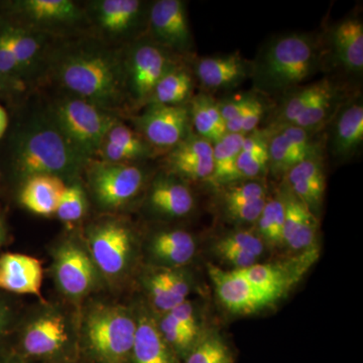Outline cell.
I'll return each mask as SVG.
<instances>
[{
	"label": "cell",
	"mask_w": 363,
	"mask_h": 363,
	"mask_svg": "<svg viewBox=\"0 0 363 363\" xmlns=\"http://www.w3.org/2000/svg\"><path fill=\"white\" fill-rule=\"evenodd\" d=\"M126 86L140 104H149L152 92L176 62L169 50L154 43H140L130 52L125 64Z\"/></svg>",
	"instance_id": "obj_10"
},
{
	"label": "cell",
	"mask_w": 363,
	"mask_h": 363,
	"mask_svg": "<svg viewBox=\"0 0 363 363\" xmlns=\"http://www.w3.org/2000/svg\"><path fill=\"white\" fill-rule=\"evenodd\" d=\"M267 198L255 200V201L241 203V204L224 205L227 216L242 223L257 222L264 210Z\"/></svg>",
	"instance_id": "obj_45"
},
{
	"label": "cell",
	"mask_w": 363,
	"mask_h": 363,
	"mask_svg": "<svg viewBox=\"0 0 363 363\" xmlns=\"http://www.w3.org/2000/svg\"><path fill=\"white\" fill-rule=\"evenodd\" d=\"M7 6L9 13L40 26H69L81 16L80 9L70 0H20Z\"/></svg>",
	"instance_id": "obj_22"
},
{
	"label": "cell",
	"mask_w": 363,
	"mask_h": 363,
	"mask_svg": "<svg viewBox=\"0 0 363 363\" xmlns=\"http://www.w3.org/2000/svg\"><path fill=\"white\" fill-rule=\"evenodd\" d=\"M0 39L11 50L26 74L35 68L43 50L39 35L18 23L0 20Z\"/></svg>",
	"instance_id": "obj_29"
},
{
	"label": "cell",
	"mask_w": 363,
	"mask_h": 363,
	"mask_svg": "<svg viewBox=\"0 0 363 363\" xmlns=\"http://www.w3.org/2000/svg\"><path fill=\"white\" fill-rule=\"evenodd\" d=\"M147 206L160 216L181 218L192 212L194 196L180 179L161 176L152 184L147 195Z\"/></svg>",
	"instance_id": "obj_21"
},
{
	"label": "cell",
	"mask_w": 363,
	"mask_h": 363,
	"mask_svg": "<svg viewBox=\"0 0 363 363\" xmlns=\"http://www.w3.org/2000/svg\"><path fill=\"white\" fill-rule=\"evenodd\" d=\"M73 363H91L89 362H86V360L82 359V358H80V359H78L77 362H73Z\"/></svg>",
	"instance_id": "obj_55"
},
{
	"label": "cell",
	"mask_w": 363,
	"mask_h": 363,
	"mask_svg": "<svg viewBox=\"0 0 363 363\" xmlns=\"http://www.w3.org/2000/svg\"><path fill=\"white\" fill-rule=\"evenodd\" d=\"M136 124L143 140L159 149H173L191 133L187 104H147Z\"/></svg>",
	"instance_id": "obj_12"
},
{
	"label": "cell",
	"mask_w": 363,
	"mask_h": 363,
	"mask_svg": "<svg viewBox=\"0 0 363 363\" xmlns=\"http://www.w3.org/2000/svg\"><path fill=\"white\" fill-rule=\"evenodd\" d=\"M191 125L196 135L212 145L227 135L226 123L221 116L218 102L207 93L193 96L188 104Z\"/></svg>",
	"instance_id": "obj_28"
},
{
	"label": "cell",
	"mask_w": 363,
	"mask_h": 363,
	"mask_svg": "<svg viewBox=\"0 0 363 363\" xmlns=\"http://www.w3.org/2000/svg\"><path fill=\"white\" fill-rule=\"evenodd\" d=\"M157 323L162 337L183 362L201 333L189 330L169 313L162 314L159 321L157 320Z\"/></svg>",
	"instance_id": "obj_35"
},
{
	"label": "cell",
	"mask_w": 363,
	"mask_h": 363,
	"mask_svg": "<svg viewBox=\"0 0 363 363\" xmlns=\"http://www.w3.org/2000/svg\"><path fill=\"white\" fill-rule=\"evenodd\" d=\"M150 26L157 44L167 50L187 51L192 45L187 9L181 0H159L150 11Z\"/></svg>",
	"instance_id": "obj_15"
},
{
	"label": "cell",
	"mask_w": 363,
	"mask_h": 363,
	"mask_svg": "<svg viewBox=\"0 0 363 363\" xmlns=\"http://www.w3.org/2000/svg\"><path fill=\"white\" fill-rule=\"evenodd\" d=\"M51 272L57 290L76 308L104 285L84 240L77 235L66 236L52 247Z\"/></svg>",
	"instance_id": "obj_8"
},
{
	"label": "cell",
	"mask_w": 363,
	"mask_h": 363,
	"mask_svg": "<svg viewBox=\"0 0 363 363\" xmlns=\"http://www.w3.org/2000/svg\"><path fill=\"white\" fill-rule=\"evenodd\" d=\"M88 200L84 188L79 181L67 184L56 210L57 217L65 223L78 222L87 212Z\"/></svg>",
	"instance_id": "obj_37"
},
{
	"label": "cell",
	"mask_w": 363,
	"mask_h": 363,
	"mask_svg": "<svg viewBox=\"0 0 363 363\" xmlns=\"http://www.w3.org/2000/svg\"><path fill=\"white\" fill-rule=\"evenodd\" d=\"M215 252L222 259L235 267L236 269H245L255 266V264H257V260H259V257H255V255L240 252V250H233V248L217 247V245H215Z\"/></svg>",
	"instance_id": "obj_48"
},
{
	"label": "cell",
	"mask_w": 363,
	"mask_h": 363,
	"mask_svg": "<svg viewBox=\"0 0 363 363\" xmlns=\"http://www.w3.org/2000/svg\"><path fill=\"white\" fill-rule=\"evenodd\" d=\"M318 131L305 130L295 125L279 126L269 136V169L277 175L286 174L307 157L322 154Z\"/></svg>",
	"instance_id": "obj_13"
},
{
	"label": "cell",
	"mask_w": 363,
	"mask_h": 363,
	"mask_svg": "<svg viewBox=\"0 0 363 363\" xmlns=\"http://www.w3.org/2000/svg\"><path fill=\"white\" fill-rule=\"evenodd\" d=\"M43 283L44 269L37 257L16 252L0 255V290L16 295L35 296L44 301Z\"/></svg>",
	"instance_id": "obj_17"
},
{
	"label": "cell",
	"mask_w": 363,
	"mask_h": 363,
	"mask_svg": "<svg viewBox=\"0 0 363 363\" xmlns=\"http://www.w3.org/2000/svg\"><path fill=\"white\" fill-rule=\"evenodd\" d=\"M85 169L90 194L104 211L126 206L145 185V171L133 164L89 161Z\"/></svg>",
	"instance_id": "obj_9"
},
{
	"label": "cell",
	"mask_w": 363,
	"mask_h": 363,
	"mask_svg": "<svg viewBox=\"0 0 363 363\" xmlns=\"http://www.w3.org/2000/svg\"><path fill=\"white\" fill-rule=\"evenodd\" d=\"M321 52L314 38L305 33H290L264 45L252 62L255 88L267 94L295 89L316 73Z\"/></svg>",
	"instance_id": "obj_5"
},
{
	"label": "cell",
	"mask_w": 363,
	"mask_h": 363,
	"mask_svg": "<svg viewBox=\"0 0 363 363\" xmlns=\"http://www.w3.org/2000/svg\"><path fill=\"white\" fill-rule=\"evenodd\" d=\"M266 197V187L257 180L233 182L227 184L223 191L224 205L241 204Z\"/></svg>",
	"instance_id": "obj_40"
},
{
	"label": "cell",
	"mask_w": 363,
	"mask_h": 363,
	"mask_svg": "<svg viewBox=\"0 0 363 363\" xmlns=\"http://www.w3.org/2000/svg\"><path fill=\"white\" fill-rule=\"evenodd\" d=\"M150 259L159 267L180 269L194 257V238L182 229L160 231L152 236L147 245Z\"/></svg>",
	"instance_id": "obj_23"
},
{
	"label": "cell",
	"mask_w": 363,
	"mask_h": 363,
	"mask_svg": "<svg viewBox=\"0 0 363 363\" xmlns=\"http://www.w3.org/2000/svg\"><path fill=\"white\" fill-rule=\"evenodd\" d=\"M172 315L179 323L185 326L189 330L196 332V333H201L199 330V325H198L197 316L194 306L190 301L186 300L185 302L177 306L171 311L167 312Z\"/></svg>",
	"instance_id": "obj_49"
},
{
	"label": "cell",
	"mask_w": 363,
	"mask_h": 363,
	"mask_svg": "<svg viewBox=\"0 0 363 363\" xmlns=\"http://www.w3.org/2000/svg\"><path fill=\"white\" fill-rule=\"evenodd\" d=\"M332 84L328 78L321 79L304 87L295 88L281 105L276 117L277 125L292 124Z\"/></svg>",
	"instance_id": "obj_32"
},
{
	"label": "cell",
	"mask_w": 363,
	"mask_h": 363,
	"mask_svg": "<svg viewBox=\"0 0 363 363\" xmlns=\"http://www.w3.org/2000/svg\"><path fill=\"white\" fill-rule=\"evenodd\" d=\"M67 184L58 177L33 176L21 184L18 200L28 211L40 216L56 213Z\"/></svg>",
	"instance_id": "obj_24"
},
{
	"label": "cell",
	"mask_w": 363,
	"mask_h": 363,
	"mask_svg": "<svg viewBox=\"0 0 363 363\" xmlns=\"http://www.w3.org/2000/svg\"><path fill=\"white\" fill-rule=\"evenodd\" d=\"M6 240V225H4V222L2 220L1 217H0V248L2 247V245H4Z\"/></svg>",
	"instance_id": "obj_54"
},
{
	"label": "cell",
	"mask_w": 363,
	"mask_h": 363,
	"mask_svg": "<svg viewBox=\"0 0 363 363\" xmlns=\"http://www.w3.org/2000/svg\"><path fill=\"white\" fill-rule=\"evenodd\" d=\"M316 247V245H315ZM312 247L303 250L301 255L281 262L255 264L245 269H238L272 304L284 297L316 262L319 252Z\"/></svg>",
	"instance_id": "obj_11"
},
{
	"label": "cell",
	"mask_w": 363,
	"mask_h": 363,
	"mask_svg": "<svg viewBox=\"0 0 363 363\" xmlns=\"http://www.w3.org/2000/svg\"><path fill=\"white\" fill-rule=\"evenodd\" d=\"M83 240L104 285H121L135 262L136 240L130 226L118 219H102L86 228Z\"/></svg>",
	"instance_id": "obj_6"
},
{
	"label": "cell",
	"mask_w": 363,
	"mask_h": 363,
	"mask_svg": "<svg viewBox=\"0 0 363 363\" xmlns=\"http://www.w3.org/2000/svg\"><path fill=\"white\" fill-rule=\"evenodd\" d=\"M245 136L240 133H227L214 143L213 174L210 182L217 185H227L238 181L236 161Z\"/></svg>",
	"instance_id": "obj_31"
},
{
	"label": "cell",
	"mask_w": 363,
	"mask_h": 363,
	"mask_svg": "<svg viewBox=\"0 0 363 363\" xmlns=\"http://www.w3.org/2000/svg\"><path fill=\"white\" fill-rule=\"evenodd\" d=\"M235 169L238 181L257 180L269 169V156H260L241 149Z\"/></svg>",
	"instance_id": "obj_42"
},
{
	"label": "cell",
	"mask_w": 363,
	"mask_h": 363,
	"mask_svg": "<svg viewBox=\"0 0 363 363\" xmlns=\"http://www.w3.org/2000/svg\"><path fill=\"white\" fill-rule=\"evenodd\" d=\"M267 112V105L262 98H259L255 104L240 117L226 123L227 133H240L247 135L257 130Z\"/></svg>",
	"instance_id": "obj_43"
},
{
	"label": "cell",
	"mask_w": 363,
	"mask_h": 363,
	"mask_svg": "<svg viewBox=\"0 0 363 363\" xmlns=\"http://www.w3.org/2000/svg\"><path fill=\"white\" fill-rule=\"evenodd\" d=\"M363 142V105L362 100L344 106L334 123L331 152L337 159H350Z\"/></svg>",
	"instance_id": "obj_26"
},
{
	"label": "cell",
	"mask_w": 363,
	"mask_h": 363,
	"mask_svg": "<svg viewBox=\"0 0 363 363\" xmlns=\"http://www.w3.org/2000/svg\"><path fill=\"white\" fill-rule=\"evenodd\" d=\"M208 274L219 300L228 311L235 314H252L272 304L238 269L226 272L210 264Z\"/></svg>",
	"instance_id": "obj_14"
},
{
	"label": "cell",
	"mask_w": 363,
	"mask_h": 363,
	"mask_svg": "<svg viewBox=\"0 0 363 363\" xmlns=\"http://www.w3.org/2000/svg\"><path fill=\"white\" fill-rule=\"evenodd\" d=\"M14 352L35 363H73L80 359L79 311L40 301L18 325Z\"/></svg>",
	"instance_id": "obj_3"
},
{
	"label": "cell",
	"mask_w": 363,
	"mask_h": 363,
	"mask_svg": "<svg viewBox=\"0 0 363 363\" xmlns=\"http://www.w3.org/2000/svg\"><path fill=\"white\" fill-rule=\"evenodd\" d=\"M61 84L98 108L111 111L123 102L125 65L116 52L79 45L62 54L56 66Z\"/></svg>",
	"instance_id": "obj_2"
},
{
	"label": "cell",
	"mask_w": 363,
	"mask_h": 363,
	"mask_svg": "<svg viewBox=\"0 0 363 363\" xmlns=\"http://www.w3.org/2000/svg\"><path fill=\"white\" fill-rule=\"evenodd\" d=\"M135 343L128 363H182L162 337L157 319L145 308L136 311Z\"/></svg>",
	"instance_id": "obj_19"
},
{
	"label": "cell",
	"mask_w": 363,
	"mask_h": 363,
	"mask_svg": "<svg viewBox=\"0 0 363 363\" xmlns=\"http://www.w3.org/2000/svg\"><path fill=\"white\" fill-rule=\"evenodd\" d=\"M195 75L205 89H233L252 76V62L240 52L197 60Z\"/></svg>",
	"instance_id": "obj_16"
},
{
	"label": "cell",
	"mask_w": 363,
	"mask_h": 363,
	"mask_svg": "<svg viewBox=\"0 0 363 363\" xmlns=\"http://www.w3.org/2000/svg\"><path fill=\"white\" fill-rule=\"evenodd\" d=\"M184 363H234L228 344L216 332H201Z\"/></svg>",
	"instance_id": "obj_33"
},
{
	"label": "cell",
	"mask_w": 363,
	"mask_h": 363,
	"mask_svg": "<svg viewBox=\"0 0 363 363\" xmlns=\"http://www.w3.org/2000/svg\"><path fill=\"white\" fill-rule=\"evenodd\" d=\"M0 6H1V4H0Z\"/></svg>",
	"instance_id": "obj_56"
},
{
	"label": "cell",
	"mask_w": 363,
	"mask_h": 363,
	"mask_svg": "<svg viewBox=\"0 0 363 363\" xmlns=\"http://www.w3.org/2000/svg\"><path fill=\"white\" fill-rule=\"evenodd\" d=\"M47 114L62 135L87 161L99 152L105 136L118 121L108 111L74 95L60 98Z\"/></svg>",
	"instance_id": "obj_7"
},
{
	"label": "cell",
	"mask_w": 363,
	"mask_h": 363,
	"mask_svg": "<svg viewBox=\"0 0 363 363\" xmlns=\"http://www.w3.org/2000/svg\"><path fill=\"white\" fill-rule=\"evenodd\" d=\"M169 168L189 181H210L213 174V145L196 133L174 147L168 156Z\"/></svg>",
	"instance_id": "obj_18"
},
{
	"label": "cell",
	"mask_w": 363,
	"mask_h": 363,
	"mask_svg": "<svg viewBox=\"0 0 363 363\" xmlns=\"http://www.w3.org/2000/svg\"><path fill=\"white\" fill-rule=\"evenodd\" d=\"M0 363H35L30 362V360L26 359L23 357H21L18 353L13 352L7 353L6 355L0 357Z\"/></svg>",
	"instance_id": "obj_52"
},
{
	"label": "cell",
	"mask_w": 363,
	"mask_h": 363,
	"mask_svg": "<svg viewBox=\"0 0 363 363\" xmlns=\"http://www.w3.org/2000/svg\"><path fill=\"white\" fill-rule=\"evenodd\" d=\"M194 79L187 69L176 66L161 79L147 104L185 105L192 99Z\"/></svg>",
	"instance_id": "obj_30"
},
{
	"label": "cell",
	"mask_w": 363,
	"mask_h": 363,
	"mask_svg": "<svg viewBox=\"0 0 363 363\" xmlns=\"http://www.w3.org/2000/svg\"><path fill=\"white\" fill-rule=\"evenodd\" d=\"M7 128H9V114L0 105V140L6 135Z\"/></svg>",
	"instance_id": "obj_53"
},
{
	"label": "cell",
	"mask_w": 363,
	"mask_h": 363,
	"mask_svg": "<svg viewBox=\"0 0 363 363\" xmlns=\"http://www.w3.org/2000/svg\"><path fill=\"white\" fill-rule=\"evenodd\" d=\"M104 140L135 152L140 159L150 157L152 152V145L145 142L143 136L138 135L135 131L118 121L112 126L105 136Z\"/></svg>",
	"instance_id": "obj_39"
},
{
	"label": "cell",
	"mask_w": 363,
	"mask_h": 363,
	"mask_svg": "<svg viewBox=\"0 0 363 363\" xmlns=\"http://www.w3.org/2000/svg\"><path fill=\"white\" fill-rule=\"evenodd\" d=\"M143 286H145L152 307L157 311L161 312L162 314L171 311L177 306L183 303L172 292L164 278L162 267H157L150 271L143 278Z\"/></svg>",
	"instance_id": "obj_36"
},
{
	"label": "cell",
	"mask_w": 363,
	"mask_h": 363,
	"mask_svg": "<svg viewBox=\"0 0 363 363\" xmlns=\"http://www.w3.org/2000/svg\"><path fill=\"white\" fill-rule=\"evenodd\" d=\"M9 164L18 180L33 176L58 177L66 184L78 181L88 162L56 128L48 114L35 116L13 133Z\"/></svg>",
	"instance_id": "obj_1"
},
{
	"label": "cell",
	"mask_w": 363,
	"mask_h": 363,
	"mask_svg": "<svg viewBox=\"0 0 363 363\" xmlns=\"http://www.w3.org/2000/svg\"><path fill=\"white\" fill-rule=\"evenodd\" d=\"M322 154L307 157L286 173L289 190L314 213L323 203L326 176Z\"/></svg>",
	"instance_id": "obj_20"
},
{
	"label": "cell",
	"mask_w": 363,
	"mask_h": 363,
	"mask_svg": "<svg viewBox=\"0 0 363 363\" xmlns=\"http://www.w3.org/2000/svg\"><path fill=\"white\" fill-rule=\"evenodd\" d=\"M318 230V220L310 210L306 212L298 222L295 230L286 240V245L295 252H303L308 248L315 247V240Z\"/></svg>",
	"instance_id": "obj_41"
},
{
	"label": "cell",
	"mask_w": 363,
	"mask_h": 363,
	"mask_svg": "<svg viewBox=\"0 0 363 363\" xmlns=\"http://www.w3.org/2000/svg\"><path fill=\"white\" fill-rule=\"evenodd\" d=\"M215 245L250 253L259 259L264 250V245L260 238L255 234L247 233V231H238V233L227 234L217 241Z\"/></svg>",
	"instance_id": "obj_44"
},
{
	"label": "cell",
	"mask_w": 363,
	"mask_h": 363,
	"mask_svg": "<svg viewBox=\"0 0 363 363\" xmlns=\"http://www.w3.org/2000/svg\"><path fill=\"white\" fill-rule=\"evenodd\" d=\"M25 89L23 83L16 82L0 73V99L13 100Z\"/></svg>",
	"instance_id": "obj_51"
},
{
	"label": "cell",
	"mask_w": 363,
	"mask_h": 363,
	"mask_svg": "<svg viewBox=\"0 0 363 363\" xmlns=\"http://www.w3.org/2000/svg\"><path fill=\"white\" fill-rule=\"evenodd\" d=\"M338 91L332 83L292 124L305 130L319 131L338 108Z\"/></svg>",
	"instance_id": "obj_34"
},
{
	"label": "cell",
	"mask_w": 363,
	"mask_h": 363,
	"mask_svg": "<svg viewBox=\"0 0 363 363\" xmlns=\"http://www.w3.org/2000/svg\"><path fill=\"white\" fill-rule=\"evenodd\" d=\"M16 313L11 303L0 296V340L13 328L16 325Z\"/></svg>",
	"instance_id": "obj_50"
},
{
	"label": "cell",
	"mask_w": 363,
	"mask_h": 363,
	"mask_svg": "<svg viewBox=\"0 0 363 363\" xmlns=\"http://www.w3.org/2000/svg\"><path fill=\"white\" fill-rule=\"evenodd\" d=\"M332 44L338 61L350 73L363 71V23L348 18L338 23L332 33Z\"/></svg>",
	"instance_id": "obj_27"
},
{
	"label": "cell",
	"mask_w": 363,
	"mask_h": 363,
	"mask_svg": "<svg viewBox=\"0 0 363 363\" xmlns=\"http://www.w3.org/2000/svg\"><path fill=\"white\" fill-rule=\"evenodd\" d=\"M0 73L11 80L23 83V84H25V78L28 75L1 39H0Z\"/></svg>",
	"instance_id": "obj_47"
},
{
	"label": "cell",
	"mask_w": 363,
	"mask_h": 363,
	"mask_svg": "<svg viewBox=\"0 0 363 363\" xmlns=\"http://www.w3.org/2000/svg\"><path fill=\"white\" fill-rule=\"evenodd\" d=\"M136 312L116 303L92 301L79 311L80 357L91 363H128Z\"/></svg>",
	"instance_id": "obj_4"
},
{
	"label": "cell",
	"mask_w": 363,
	"mask_h": 363,
	"mask_svg": "<svg viewBox=\"0 0 363 363\" xmlns=\"http://www.w3.org/2000/svg\"><path fill=\"white\" fill-rule=\"evenodd\" d=\"M259 98V95L255 94V93H245V94L238 95V96L230 98L225 101L218 102L219 109H220L221 116L225 123H230L240 117L241 114L245 113L257 102Z\"/></svg>",
	"instance_id": "obj_46"
},
{
	"label": "cell",
	"mask_w": 363,
	"mask_h": 363,
	"mask_svg": "<svg viewBox=\"0 0 363 363\" xmlns=\"http://www.w3.org/2000/svg\"><path fill=\"white\" fill-rule=\"evenodd\" d=\"M257 223L264 240L274 245L283 243L284 204L281 196L276 199L267 200Z\"/></svg>",
	"instance_id": "obj_38"
},
{
	"label": "cell",
	"mask_w": 363,
	"mask_h": 363,
	"mask_svg": "<svg viewBox=\"0 0 363 363\" xmlns=\"http://www.w3.org/2000/svg\"><path fill=\"white\" fill-rule=\"evenodd\" d=\"M93 16L100 28L112 37H121L135 30L143 16L138 0H100L93 4Z\"/></svg>",
	"instance_id": "obj_25"
}]
</instances>
